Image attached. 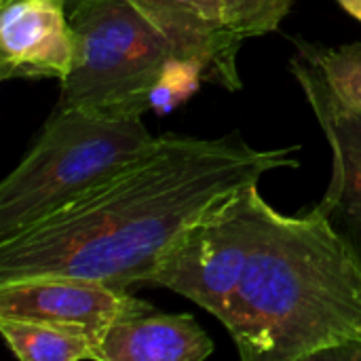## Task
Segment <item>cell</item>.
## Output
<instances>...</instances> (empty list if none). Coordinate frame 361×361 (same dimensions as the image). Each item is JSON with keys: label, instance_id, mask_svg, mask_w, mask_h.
Here are the masks:
<instances>
[{"label": "cell", "instance_id": "obj_9", "mask_svg": "<svg viewBox=\"0 0 361 361\" xmlns=\"http://www.w3.org/2000/svg\"><path fill=\"white\" fill-rule=\"evenodd\" d=\"M212 338L188 313L167 315L140 300L106 332L99 361H203Z\"/></svg>", "mask_w": 361, "mask_h": 361}, {"label": "cell", "instance_id": "obj_11", "mask_svg": "<svg viewBox=\"0 0 361 361\" xmlns=\"http://www.w3.org/2000/svg\"><path fill=\"white\" fill-rule=\"evenodd\" d=\"M296 49L324 72L332 89L347 104L361 108V42L322 47L307 40H296Z\"/></svg>", "mask_w": 361, "mask_h": 361}, {"label": "cell", "instance_id": "obj_8", "mask_svg": "<svg viewBox=\"0 0 361 361\" xmlns=\"http://www.w3.org/2000/svg\"><path fill=\"white\" fill-rule=\"evenodd\" d=\"M178 47L205 66L207 82L239 91L237 53L243 38L231 27L226 0H133Z\"/></svg>", "mask_w": 361, "mask_h": 361}, {"label": "cell", "instance_id": "obj_16", "mask_svg": "<svg viewBox=\"0 0 361 361\" xmlns=\"http://www.w3.org/2000/svg\"><path fill=\"white\" fill-rule=\"evenodd\" d=\"M76 2H78V0H70V6H74Z\"/></svg>", "mask_w": 361, "mask_h": 361}, {"label": "cell", "instance_id": "obj_12", "mask_svg": "<svg viewBox=\"0 0 361 361\" xmlns=\"http://www.w3.org/2000/svg\"><path fill=\"white\" fill-rule=\"evenodd\" d=\"M203 80H207V72L201 61L184 57L171 59L150 93V110L159 114L171 112L178 104L197 93Z\"/></svg>", "mask_w": 361, "mask_h": 361}, {"label": "cell", "instance_id": "obj_6", "mask_svg": "<svg viewBox=\"0 0 361 361\" xmlns=\"http://www.w3.org/2000/svg\"><path fill=\"white\" fill-rule=\"evenodd\" d=\"M137 298L102 281L36 275L0 283V319L49 324L87 336L99 360V347L110 326L125 315Z\"/></svg>", "mask_w": 361, "mask_h": 361}, {"label": "cell", "instance_id": "obj_2", "mask_svg": "<svg viewBox=\"0 0 361 361\" xmlns=\"http://www.w3.org/2000/svg\"><path fill=\"white\" fill-rule=\"evenodd\" d=\"M300 146L254 148L224 137L159 135L157 144L42 220L0 239V283L63 275L114 290L144 286L163 252L212 205L298 167Z\"/></svg>", "mask_w": 361, "mask_h": 361}, {"label": "cell", "instance_id": "obj_4", "mask_svg": "<svg viewBox=\"0 0 361 361\" xmlns=\"http://www.w3.org/2000/svg\"><path fill=\"white\" fill-rule=\"evenodd\" d=\"M70 25L74 66L59 82L57 108L123 116L150 110L154 85L182 57L173 40L133 0H78Z\"/></svg>", "mask_w": 361, "mask_h": 361}, {"label": "cell", "instance_id": "obj_10", "mask_svg": "<svg viewBox=\"0 0 361 361\" xmlns=\"http://www.w3.org/2000/svg\"><path fill=\"white\" fill-rule=\"evenodd\" d=\"M0 334L21 361H99L87 336L49 324L0 319Z\"/></svg>", "mask_w": 361, "mask_h": 361}, {"label": "cell", "instance_id": "obj_13", "mask_svg": "<svg viewBox=\"0 0 361 361\" xmlns=\"http://www.w3.org/2000/svg\"><path fill=\"white\" fill-rule=\"evenodd\" d=\"M290 6L292 0H226L228 23L243 40L275 32Z\"/></svg>", "mask_w": 361, "mask_h": 361}, {"label": "cell", "instance_id": "obj_7", "mask_svg": "<svg viewBox=\"0 0 361 361\" xmlns=\"http://www.w3.org/2000/svg\"><path fill=\"white\" fill-rule=\"evenodd\" d=\"M70 0H0V76L57 78L74 66Z\"/></svg>", "mask_w": 361, "mask_h": 361}, {"label": "cell", "instance_id": "obj_15", "mask_svg": "<svg viewBox=\"0 0 361 361\" xmlns=\"http://www.w3.org/2000/svg\"><path fill=\"white\" fill-rule=\"evenodd\" d=\"M347 13H351L355 19H360L361 21V0H336Z\"/></svg>", "mask_w": 361, "mask_h": 361}, {"label": "cell", "instance_id": "obj_5", "mask_svg": "<svg viewBox=\"0 0 361 361\" xmlns=\"http://www.w3.org/2000/svg\"><path fill=\"white\" fill-rule=\"evenodd\" d=\"M290 72L332 150V180L315 207L332 222L338 220L336 228L361 254V108L347 104L302 51L290 59Z\"/></svg>", "mask_w": 361, "mask_h": 361}, {"label": "cell", "instance_id": "obj_3", "mask_svg": "<svg viewBox=\"0 0 361 361\" xmlns=\"http://www.w3.org/2000/svg\"><path fill=\"white\" fill-rule=\"evenodd\" d=\"M144 114L55 108L0 184V239L42 220L157 144Z\"/></svg>", "mask_w": 361, "mask_h": 361}, {"label": "cell", "instance_id": "obj_1", "mask_svg": "<svg viewBox=\"0 0 361 361\" xmlns=\"http://www.w3.org/2000/svg\"><path fill=\"white\" fill-rule=\"evenodd\" d=\"M258 184L195 220L144 286L214 315L243 361H317L361 343V254L317 207L281 214Z\"/></svg>", "mask_w": 361, "mask_h": 361}, {"label": "cell", "instance_id": "obj_14", "mask_svg": "<svg viewBox=\"0 0 361 361\" xmlns=\"http://www.w3.org/2000/svg\"><path fill=\"white\" fill-rule=\"evenodd\" d=\"M317 361H361V343L324 353Z\"/></svg>", "mask_w": 361, "mask_h": 361}]
</instances>
